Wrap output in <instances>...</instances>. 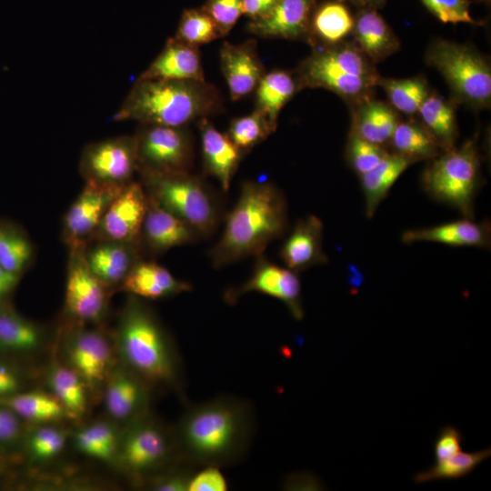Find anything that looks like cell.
<instances>
[{
    "mask_svg": "<svg viewBox=\"0 0 491 491\" xmlns=\"http://www.w3.org/2000/svg\"><path fill=\"white\" fill-rule=\"evenodd\" d=\"M386 94L390 105L406 115H414L429 95V86L423 76L406 79L381 78L378 81Z\"/></svg>",
    "mask_w": 491,
    "mask_h": 491,
    "instance_id": "38",
    "label": "cell"
},
{
    "mask_svg": "<svg viewBox=\"0 0 491 491\" xmlns=\"http://www.w3.org/2000/svg\"><path fill=\"white\" fill-rule=\"evenodd\" d=\"M287 206L282 192L270 183L246 181L227 215L223 234L210 251L215 268L262 255L287 227Z\"/></svg>",
    "mask_w": 491,
    "mask_h": 491,
    "instance_id": "2",
    "label": "cell"
},
{
    "mask_svg": "<svg viewBox=\"0 0 491 491\" xmlns=\"http://www.w3.org/2000/svg\"><path fill=\"white\" fill-rule=\"evenodd\" d=\"M480 167L476 139L472 138L431 159L423 172L422 186L433 199L454 207L466 218H473Z\"/></svg>",
    "mask_w": 491,
    "mask_h": 491,
    "instance_id": "7",
    "label": "cell"
},
{
    "mask_svg": "<svg viewBox=\"0 0 491 491\" xmlns=\"http://www.w3.org/2000/svg\"><path fill=\"white\" fill-rule=\"evenodd\" d=\"M139 173L190 172L193 138L185 126L142 125L135 135Z\"/></svg>",
    "mask_w": 491,
    "mask_h": 491,
    "instance_id": "10",
    "label": "cell"
},
{
    "mask_svg": "<svg viewBox=\"0 0 491 491\" xmlns=\"http://www.w3.org/2000/svg\"><path fill=\"white\" fill-rule=\"evenodd\" d=\"M353 27L354 17L344 0L324 2L314 10L305 40L312 48L336 45L346 41Z\"/></svg>",
    "mask_w": 491,
    "mask_h": 491,
    "instance_id": "28",
    "label": "cell"
},
{
    "mask_svg": "<svg viewBox=\"0 0 491 491\" xmlns=\"http://www.w3.org/2000/svg\"><path fill=\"white\" fill-rule=\"evenodd\" d=\"M198 128L205 171L219 182L224 191H227L245 155L207 117L198 120Z\"/></svg>",
    "mask_w": 491,
    "mask_h": 491,
    "instance_id": "24",
    "label": "cell"
},
{
    "mask_svg": "<svg viewBox=\"0 0 491 491\" xmlns=\"http://www.w3.org/2000/svg\"><path fill=\"white\" fill-rule=\"evenodd\" d=\"M462 434L453 426L443 427L435 441L434 454L436 462L441 461L462 450Z\"/></svg>",
    "mask_w": 491,
    "mask_h": 491,
    "instance_id": "48",
    "label": "cell"
},
{
    "mask_svg": "<svg viewBox=\"0 0 491 491\" xmlns=\"http://www.w3.org/2000/svg\"><path fill=\"white\" fill-rule=\"evenodd\" d=\"M323 223L316 215L298 220L284 242L280 257L286 267L298 273L327 262L323 250Z\"/></svg>",
    "mask_w": 491,
    "mask_h": 491,
    "instance_id": "22",
    "label": "cell"
},
{
    "mask_svg": "<svg viewBox=\"0 0 491 491\" xmlns=\"http://www.w3.org/2000/svg\"><path fill=\"white\" fill-rule=\"evenodd\" d=\"M300 90L295 73L282 69L266 72L255 90V109L276 129L280 111Z\"/></svg>",
    "mask_w": 491,
    "mask_h": 491,
    "instance_id": "31",
    "label": "cell"
},
{
    "mask_svg": "<svg viewBox=\"0 0 491 491\" xmlns=\"http://www.w3.org/2000/svg\"><path fill=\"white\" fill-rule=\"evenodd\" d=\"M255 417L249 402L230 396L189 405L173 430L180 460L196 468L238 463L251 444Z\"/></svg>",
    "mask_w": 491,
    "mask_h": 491,
    "instance_id": "1",
    "label": "cell"
},
{
    "mask_svg": "<svg viewBox=\"0 0 491 491\" xmlns=\"http://www.w3.org/2000/svg\"><path fill=\"white\" fill-rule=\"evenodd\" d=\"M201 9L215 24L222 37L228 35L243 15L242 0H206Z\"/></svg>",
    "mask_w": 491,
    "mask_h": 491,
    "instance_id": "43",
    "label": "cell"
},
{
    "mask_svg": "<svg viewBox=\"0 0 491 491\" xmlns=\"http://www.w3.org/2000/svg\"><path fill=\"white\" fill-rule=\"evenodd\" d=\"M67 342L69 367L75 370L89 387L107 378L112 365V346L100 330L75 323Z\"/></svg>",
    "mask_w": 491,
    "mask_h": 491,
    "instance_id": "16",
    "label": "cell"
},
{
    "mask_svg": "<svg viewBox=\"0 0 491 491\" xmlns=\"http://www.w3.org/2000/svg\"><path fill=\"white\" fill-rule=\"evenodd\" d=\"M45 337L42 326L23 316L10 303L0 306V353H32L40 347Z\"/></svg>",
    "mask_w": 491,
    "mask_h": 491,
    "instance_id": "30",
    "label": "cell"
},
{
    "mask_svg": "<svg viewBox=\"0 0 491 491\" xmlns=\"http://www.w3.org/2000/svg\"><path fill=\"white\" fill-rule=\"evenodd\" d=\"M417 115L419 122L436 139L443 151L456 146L458 130L454 104L430 93L420 105Z\"/></svg>",
    "mask_w": 491,
    "mask_h": 491,
    "instance_id": "34",
    "label": "cell"
},
{
    "mask_svg": "<svg viewBox=\"0 0 491 491\" xmlns=\"http://www.w3.org/2000/svg\"><path fill=\"white\" fill-rule=\"evenodd\" d=\"M482 1H487V0H482Z\"/></svg>",
    "mask_w": 491,
    "mask_h": 491,
    "instance_id": "54",
    "label": "cell"
},
{
    "mask_svg": "<svg viewBox=\"0 0 491 491\" xmlns=\"http://www.w3.org/2000/svg\"><path fill=\"white\" fill-rule=\"evenodd\" d=\"M391 153L404 156L413 163L433 159L443 150L419 121H399L388 145Z\"/></svg>",
    "mask_w": 491,
    "mask_h": 491,
    "instance_id": "35",
    "label": "cell"
},
{
    "mask_svg": "<svg viewBox=\"0 0 491 491\" xmlns=\"http://www.w3.org/2000/svg\"><path fill=\"white\" fill-rule=\"evenodd\" d=\"M349 2L359 9H377L382 6L386 0H344Z\"/></svg>",
    "mask_w": 491,
    "mask_h": 491,
    "instance_id": "53",
    "label": "cell"
},
{
    "mask_svg": "<svg viewBox=\"0 0 491 491\" xmlns=\"http://www.w3.org/2000/svg\"><path fill=\"white\" fill-rule=\"evenodd\" d=\"M422 2L443 23L475 24L469 14V0H422Z\"/></svg>",
    "mask_w": 491,
    "mask_h": 491,
    "instance_id": "45",
    "label": "cell"
},
{
    "mask_svg": "<svg viewBox=\"0 0 491 491\" xmlns=\"http://www.w3.org/2000/svg\"><path fill=\"white\" fill-rule=\"evenodd\" d=\"M277 0H242L243 14L249 20L259 19L267 15Z\"/></svg>",
    "mask_w": 491,
    "mask_h": 491,
    "instance_id": "51",
    "label": "cell"
},
{
    "mask_svg": "<svg viewBox=\"0 0 491 491\" xmlns=\"http://www.w3.org/2000/svg\"><path fill=\"white\" fill-rule=\"evenodd\" d=\"M119 289L142 299L157 300L189 292L193 287L175 277L165 266L143 258L135 265Z\"/></svg>",
    "mask_w": 491,
    "mask_h": 491,
    "instance_id": "26",
    "label": "cell"
},
{
    "mask_svg": "<svg viewBox=\"0 0 491 491\" xmlns=\"http://www.w3.org/2000/svg\"><path fill=\"white\" fill-rule=\"evenodd\" d=\"M412 164L409 159L389 152L375 167L359 176L368 218L374 215L393 185Z\"/></svg>",
    "mask_w": 491,
    "mask_h": 491,
    "instance_id": "32",
    "label": "cell"
},
{
    "mask_svg": "<svg viewBox=\"0 0 491 491\" xmlns=\"http://www.w3.org/2000/svg\"><path fill=\"white\" fill-rule=\"evenodd\" d=\"M388 153L386 147L349 133L346 155L348 165L359 176L375 167Z\"/></svg>",
    "mask_w": 491,
    "mask_h": 491,
    "instance_id": "42",
    "label": "cell"
},
{
    "mask_svg": "<svg viewBox=\"0 0 491 491\" xmlns=\"http://www.w3.org/2000/svg\"><path fill=\"white\" fill-rule=\"evenodd\" d=\"M150 385L125 366L107 376L105 403L108 414L118 421L134 422L147 414Z\"/></svg>",
    "mask_w": 491,
    "mask_h": 491,
    "instance_id": "21",
    "label": "cell"
},
{
    "mask_svg": "<svg viewBox=\"0 0 491 491\" xmlns=\"http://www.w3.org/2000/svg\"><path fill=\"white\" fill-rule=\"evenodd\" d=\"M426 62L443 75L458 102L478 109L490 105L491 67L476 49L437 39L428 47Z\"/></svg>",
    "mask_w": 491,
    "mask_h": 491,
    "instance_id": "8",
    "label": "cell"
},
{
    "mask_svg": "<svg viewBox=\"0 0 491 491\" xmlns=\"http://www.w3.org/2000/svg\"><path fill=\"white\" fill-rule=\"evenodd\" d=\"M35 259V246L25 229L18 223L0 218V266L23 276Z\"/></svg>",
    "mask_w": 491,
    "mask_h": 491,
    "instance_id": "33",
    "label": "cell"
},
{
    "mask_svg": "<svg viewBox=\"0 0 491 491\" xmlns=\"http://www.w3.org/2000/svg\"><path fill=\"white\" fill-rule=\"evenodd\" d=\"M20 432V418L7 406L0 404V443L15 440Z\"/></svg>",
    "mask_w": 491,
    "mask_h": 491,
    "instance_id": "49",
    "label": "cell"
},
{
    "mask_svg": "<svg viewBox=\"0 0 491 491\" xmlns=\"http://www.w3.org/2000/svg\"><path fill=\"white\" fill-rule=\"evenodd\" d=\"M200 237L191 225L148 196V206L138 238L144 256H157L175 246L192 244Z\"/></svg>",
    "mask_w": 491,
    "mask_h": 491,
    "instance_id": "17",
    "label": "cell"
},
{
    "mask_svg": "<svg viewBox=\"0 0 491 491\" xmlns=\"http://www.w3.org/2000/svg\"><path fill=\"white\" fill-rule=\"evenodd\" d=\"M75 445L79 451L96 459L107 461L115 456L102 441L93 425L76 433Z\"/></svg>",
    "mask_w": 491,
    "mask_h": 491,
    "instance_id": "46",
    "label": "cell"
},
{
    "mask_svg": "<svg viewBox=\"0 0 491 491\" xmlns=\"http://www.w3.org/2000/svg\"><path fill=\"white\" fill-rule=\"evenodd\" d=\"M86 263L109 289L120 288L135 265L144 258L138 243L96 240L85 246Z\"/></svg>",
    "mask_w": 491,
    "mask_h": 491,
    "instance_id": "19",
    "label": "cell"
},
{
    "mask_svg": "<svg viewBox=\"0 0 491 491\" xmlns=\"http://www.w3.org/2000/svg\"><path fill=\"white\" fill-rule=\"evenodd\" d=\"M138 78L205 81L198 46L175 36L168 38L162 51Z\"/></svg>",
    "mask_w": 491,
    "mask_h": 491,
    "instance_id": "23",
    "label": "cell"
},
{
    "mask_svg": "<svg viewBox=\"0 0 491 491\" xmlns=\"http://www.w3.org/2000/svg\"><path fill=\"white\" fill-rule=\"evenodd\" d=\"M65 443V435L59 429L45 426L38 428L30 436L29 451L35 458L49 459L61 452Z\"/></svg>",
    "mask_w": 491,
    "mask_h": 491,
    "instance_id": "44",
    "label": "cell"
},
{
    "mask_svg": "<svg viewBox=\"0 0 491 491\" xmlns=\"http://www.w3.org/2000/svg\"><path fill=\"white\" fill-rule=\"evenodd\" d=\"M148 206V196L140 181L125 185L106 209L92 241L138 243Z\"/></svg>",
    "mask_w": 491,
    "mask_h": 491,
    "instance_id": "15",
    "label": "cell"
},
{
    "mask_svg": "<svg viewBox=\"0 0 491 491\" xmlns=\"http://www.w3.org/2000/svg\"><path fill=\"white\" fill-rule=\"evenodd\" d=\"M353 43L373 63H379L400 48L396 37L376 9H359L354 17Z\"/></svg>",
    "mask_w": 491,
    "mask_h": 491,
    "instance_id": "27",
    "label": "cell"
},
{
    "mask_svg": "<svg viewBox=\"0 0 491 491\" xmlns=\"http://www.w3.org/2000/svg\"><path fill=\"white\" fill-rule=\"evenodd\" d=\"M110 289L90 270L85 247L68 250L65 310L78 324H95L105 316Z\"/></svg>",
    "mask_w": 491,
    "mask_h": 491,
    "instance_id": "12",
    "label": "cell"
},
{
    "mask_svg": "<svg viewBox=\"0 0 491 491\" xmlns=\"http://www.w3.org/2000/svg\"><path fill=\"white\" fill-rule=\"evenodd\" d=\"M350 133L370 143L386 147L399 122L396 111L372 96L353 104Z\"/></svg>",
    "mask_w": 491,
    "mask_h": 491,
    "instance_id": "29",
    "label": "cell"
},
{
    "mask_svg": "<svg viewBox=\"0 0 491 491\" xmlns=\"http://www.w3.org/2000/svg\"><path fill=\"white\" fill-rule=\"evenodd\" d=\"M405 244L416 242H434L451 246H476L489 248L491 226L488 221L475 222L464 218L442 225L406 230L401 235Z\"/></svg>",
    "mask_w": 491,
    "mask_h": 491,
    "instance_id": "25",
    "label": "cell"
},
{
    "mask_svg": "<svg viewBox=\"0 0 491 491\" xmlns=\"http://www.w3.org/2000/svg\"><path fill=\"white\" fill-rule=\"evenodd\" d=\"M317 0H277L265 16L249 20L246 30L265 38L306 39Z\"/></svg>",
    "mask_w": 491,
    "mask_h": 491,
    "instance_id": "20",
    "label": "cell"
},
{
    "mask_svg": "<svg viewBox=\"0 0 491 491\" xmlns=\"http://www.w3.org/2000/svg\"><path fill=\"white\" fill-rule=\"evenodd\" d=\"M222 109L218 89L206 81L137 78L113 119L186 126Z\"/></svg>",
    "mask_w": 491,
    "mask_h": 491,
    "instance_id": "4",
    "label": "cell"
},
{
    "mask_svg": "<svg viewBox=\"0 0 491 491\" xmlns=\"http://www.w3.org/2000/svg\"><path fill=\"white\" fill-rule=\"evenodd\" d=\"M227 487V481L220 468L208 466L194 472L187 491H225Z\"/></svg>",
    "mask_w": 491,
    "mask_h": 491,
    "instance_id": "47",
    "label": "cell"
},
{
    "mask_svg": "<svg viewBox=\"0 0 491 491\" xmlns=\"http://www.w3.org/2000/svg\"><path fill=\"white\" fill-rule=\"evenodd\" d=\"M21 278V276L5 270L0 266V306L10 303V299Z\"/></svg>",
    "mask_w": 491,
    "mask_h": 491,
    "instance_id": "52",
    "label": "cell"
},
{
    "mask_svg": "<svg viewBox=\"0 0 491 491\" xmlns=\"http://www.w3.org/2000/svg\"><path fill=\"white\" fill-rule=\"evenodd\" d=\"M147 195L191 225L198 235H210L219 221L215 196L207 185L190 172L139 173Z\"/></svg>",
    "mask_w": 491,
    "mask_h": 491,
    "instance_id": "6",
    "label": "cell"
},
{
    "mask_svg": "<svg viewBox=\"0 0 491 491\" xmlns=\"http://www.w3.org/2000/svg\"><path fill=\"white\" fill-rule=\"evenodd\" d=\"M275 131L276 129L267 118L255 109L249 115L234 118L226 135L235 146L246 155Z\"/></svg>",
    "mask_w": 491,
    "mask_h": 491,
    "instance_id": "40",
    "label": "cell"
},
{
    "mask_svg": "<svg viewBox=\"0 0 491 491\" xmlns=\"http://www.w3.org/2000/svg\"><path fill=\"white\" fill-rule=\"evenodd\" d=\"M52 395L59 401L66 415L80 418L86 410V385L71 367L54 366L47 376Z\"/></svg>",
    "mask_w": 491,
    "mask_h": 491,
    "instance_id": "37",
    "label": "cell"
},
{
    "mask_svg": "<svg viewBox=\"0 0 491 491\" xmlns=\"http://www.w3.org/2000/svg\"><path fill=\"white\" fill-rule=\"evenodd\" d=\"M23 380L18 372L8 365L0 363V398L20 392Z\"/></svg>",
    "mask_w": 491,
    "mask_h": 491,
    "instance_id": "50",
    "label": "cell"
},
{
    "mask_svg": "<svg viewBox=\"0 0 491 491\" xmlns=\"http://www.w3.org/2000/svg\"><path fill=\"white\" fill-rule=\"evenodd\" d=\"M300 89L324 88L350 104L370 97L380 75L353 42L313 48L295 72Z\"/></svg>",
    "mask_w": 491,
    "mask_h": 491,
    "instance_id": "5",
    "label": "cell"
},
{
    "mask_svg": "<svg viewBox=\"0 0 491 491\" xmlns=\"http://www.w3.org/2000/svg\"><path fill=\"white\" fill-rule=\"evenodd\" d=\"M219 59L233 101L240 100L255 92L266 74L254 39L238 45L224 42L219 51Z\"/></svg>",
    "mask_w": 491,
    "mask_h": 491,
    "instance_id": "18",
    "label": "cell"
},
{
    "mask_svg": "<svg viewBox=\"0 0 491 491\" xmlns=\"http://www.w3.org/2000/svg\"><path fill=\"white\" fill-rule=\"evenodd\" d=\"M118 453L125 468L134 476L157 475L179 462L174 432L148 414L130 423Z\"/></svg>",
    "mask_w": 491,
    "mask_h": 491,
    "instance_id": "9",
    "label": "cell"
},
{
    "mask_svg": "<svg viewBox=\"0 0 491 491\" xmlns=\"http://www.w3.org/2000/svg\"><path fill=\"white\" fill-rule=\"evenodd\" d=\"M115 342L124 366L150 386L182 395L184 376L177 350L154 311L129 295L120 312Z\"/></svg>",
    "mask_w": 491,
    "mask_h": 491,
    "instance_id": "3",
    "label": "cell"
},
{
    "mask_svg": "<svg viewBox=\"0 0 491 491\" xmlns=\"http://www.w3.org/2000/svg\"><path fill=\"white\" fill-rule=\"evenodd\" d=\"M491 456L490 447L475 452H462L436 462L427 470L414 476L417 484L438 479H456L470 474L479 464Z\"/></svg>",
    "mask_w": 491,
    "mask_h": 491,
    "instance_id": "39",
    "label": "cell"
},
{
    "mask_svg": "<svg viewBox=\"0 0 491 491\" xmlns=\"http://www.w3.org/2000/svg\"><path fill=\"white\" fill-rule=\"evenodd\" d=\"M175 37L191 45L199 46L222 35L207 14L201 8H192L183 12Z\"/></svg>",
    "mask_w": 491,
    "mask_h": 491,
    "instance_id": "41",
    "label": "cell"
},
{
    "mask_svg": "<svg viewBox=\"0 0 491 491\" xmlns=\"http://www.w3.org/2000/svg\"><path fill=\"white\" fill-rule=\"evenodd\" d=\"M250 292H257L283 302L292 316L296 320L304 317L301 284L297 273L271 263L261 255L251 276L241 286L228 289L225 300L235 304L238 298Z\"/></svg>",
    "mask_w": 491,
    "mask_h": 491,
    "instance_id": "14",
    "label": "cell"
},
{
    "mask_svg": "<svg viewBox=\"0 0 491 491\" xmlns=\"http://www.w3.org/2000/svg\"><path fill=\"white\" fill-rule=\"evenodd\" d=\"M78 170L85 182L124 186L138 172L136 139L119 135L86 145L80 155Z\"/></svg>",
    "mask_w": 491,
    "mask_h": 491,
    "instance_id": "11",
    "label": "cell"
},
{
    "mask_svg": "<svg viewBox=\"0 0 491 491\" xmlns=\"http://www.w3.org/2000/svg\"><path fill=\"white\" fill-rule=\"evenodd\" d=\"M0 404L10 408L19 418L32 423H50L66 415L53 395L39 391L18 392L1 397Z\"/></svg>",
    "mask_w": 491,
    "mask_h": 491,
    "instance_id": "36",
    "label": "cell"
},
{
    "mask_svg": "<svg viewBox=\"0 0 491 491\" xmlns=\"http://www.w3.org/2000/svg\"><path fill=\"white\" fill-rule=\"evenodd\" d=\"M124 186L85 182L62 222V240L68 250L90 243L106 209Z\"/></svg>",
    "mask_w": 491,
    "mask_h": 491,
    "instance_id": "13",
    "label": "cell"
}]
</instances>
